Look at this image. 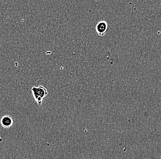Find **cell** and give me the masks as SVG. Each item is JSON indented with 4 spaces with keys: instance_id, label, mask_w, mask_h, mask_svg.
<instances>
[{
    "instance_id": "cell-1",
    "label": "cell",
    "mask_w": 161,
    "mask_h": 159,
    "mask_svg": "<svg viewBox=\"0 0 161 159\" xmlns=\"http://www.w3.org/2000/svg\"><path fill=\"white\" fill-rule=\"evenodd\" d=\"M31 90L35 100L37 102L39 106H41L43 100L48 94L46 89L42 86H39V87H33Z\"/></svg>"
},
{
    "instance_id": "cell-2",
    "label": "cell",
    "mask_w": 161,
    "mask_h": 159,
    "mask_svg": "<svg viewBox=\"0 0 161 159\" xmlns=\"http://www.w3.org/2000/svg\"><path fill=\"white\" fill-rule=\"evenodd\" d=\"M108 29V24L106 21H101L98 22L96 27V30L100 36H104Z\"/></svg>"
},
{
    "instance_id": "cell-3",
    "label": "cell",
    "mask_w": 161,
    "mask_h": 159,
    "mask_svg": "<svg viewBox=\"0 0 161 159\" xmlns=\"http://www.w3.org/2000/svg\"><path fill=\"white\" fill-rule=\"evenodd\" d=\"M13 123V119L11 116L5 115L1 118V124L4 128H10L12 126Z\"/></svg>"
}]
</instances>
